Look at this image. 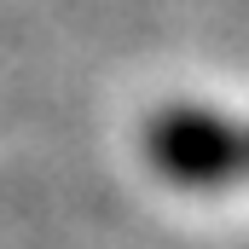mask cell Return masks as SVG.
<instances>
[{
	"label": "cell",
	"mask_w": 249,
	"mask_h": 249,
	"mask_svg": "<svg viewBox=\"0 0 249 249\" xmlns=\"http://www.w3.org/2000/svg\"><path fill=\"white\" fill-rule=\"evenodd\" d=\"M145 168L174 191H238L249 186V116L214 105H162L139 127Z\"/></svg>",
	"instance_id": "6da1fadb"
}]
</instances>
